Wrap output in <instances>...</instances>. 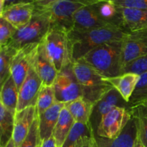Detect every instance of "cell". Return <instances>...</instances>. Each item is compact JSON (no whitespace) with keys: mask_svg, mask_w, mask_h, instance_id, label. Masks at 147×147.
Returning a JSON list of instances; mask_svg holds the SVG:
<instances>
[{"mask_svg":"<svg viewBox=\"0 0 147 147\" xmlns=\"http://www.w3.org/2000/svg\"><path fill=\"white\" fill-rule=\"evenodd\" d=\"M127 32L121 27L109 25L86 31L70 30L68 39L71 50L72 62L83 58L87 53L105 43L122 40Z\"/></svg>","mask_w":147,"mask_h":147,"instance_id":"6da1fadb","label":"cell"},{"mask_svg":"<svg viewBox=\"0 0 147 147\" xmlns=\"http://www.w3.org/2000/svg\"><path fill=\"white\" fill-rule=\"evenodd\" d=\"M123 40L105 43L93 49L80 60L105 78L122 73Z\"/></svg>","mask_w":147,"mask_h":147,"instance_id":"7a4b0ae2","label":"cell"},{"mask_svg":"<svg viewBox=\"0 0 147 147\" xmlns=\"http://www.w3.org/2000/svg\"><path fill=\"white\" fill-rule=\"evenodd\" d=\"M72 69L83 91V98L94 106L113 88L104 76L81 60L72 63Z\"/></svg>","mask_w":147,"mask_h":147,"instance_id":"3957f363","label":"cell"},{"mask_svg":"<svg viewBox=\"0 0 147 147\" xmlns=\"http://www.w3.org/2000/svg\"><path fill=\"white\" fill-rule=\"evenodd\" d=\"M50 28V14L47 9L35 8L31 21L17 30L7 45L18 50L29 45L38 44L44 39Z\"/></svg>","mask_w":147,"mask_h":147,"instance_id":"277c9868","label":"cell"},{"mask_svg":"<svg viewBox=\"0 0 147 147\" xmlns=\"http://www.w3.org/2000/svg\"><path fill=\"white\" fill-rule=\"evenodd\" d=\"M42 42L58 73L72 64L71 50L67 31L58 27H50Z\"/></svg>","mask_w":147,"mask_h":147,"instance_id":"5b68a950","label":"cell"},{"mask_svg":"<svg viewBox=\"0 0 147 147\" xmlns=\"http://www.w3.org/2000/svg\"><path fill=\"white\" fill-rule=\"evenodd\" d=\"M131 117L130 109L116 107L102 117L95 135L106 139H114L120 134Z\"/></svg>","mask_w":147,"mask_h":147,"instance_id":"8992f818","label":"cell"},{"mask_svg":"<svg viewBox=\"0 0 147 147\" xmlns=\"http://www.w3.org/2000/svg\"><path fill=\"white\" fill-rule=\"evenodd\" d=\"M56 102L67 103L83 98V91L76 80L72 64L60 72L53 84Z\"/></svg>","mask_w":147,"mask_h":147,"instance_id":"52a82bcc","label":"cell"},{"mask_svg":"<svg viewBox=\"0 0 147 147\" xmlns=\"http://www.w3.org/2000/svg\"><path fill=\"white\" fill-rule=\"evenodd\" d=\"M86 6L78 0H60L47 8L50 27H56L67 32L73 29V17L79 9Z\"/></svg>","mask_w":147,"mask_h":147,"instance_id":"ba28073f","label":"cell"},{"mask_svg":"<svg viewBox=\"0 0 147 147\" xmlns=\"http://www.w3.org/2000/svg\"><path fill=\"white\" fill-rule=\"evenodd\" d=\"M42 81L37 74L34 62L19 90V99L17 112L30 106H36Z\"/></svg>","mask_w":147,"mask_h":147,"instance_id":"9c48e42d","label":"cell"},{"mask_svg":"<svg viewBox=\"0 0 147 147\" xmlns=\"http://www.w3.org/2000/svg\"><path fill=\"white\" fill-rule=\"evenodd\" d=\"M38 45L39 43L29 45L19 49L13 57L10 67V73L19 90L34 62Z\"/></svg>","mask_w":147,"mask_h":147,"instance_id":"30bf717a","label":"cell"},{"mask_svg":"<svg viewBox=\"0 0 147 147\" xmlns=\"http://www.w3.org/2000/svg\"><path fill=\"white\" fill-rule=\"evenodd\" d=\"M35 11L34 1H19L6 6L0 11V17L14 26L17 30L27 25Z\"/></svg>","mask_w":147,"mask_h":147,"instance_id":"8fae6325","label":"cell"},{"mask_svg":"<svg viewBox=\"0 0 147 147\" xmlns=\"http://www.w3.org/2000/svg\"><path fill=\"white\" fill-rule=\"evenodd\" d=\"M137 139V126L132 116L120 134L114 139H106L95 135L93 147H134Z\"/></svg>","mask_w":147,"mask_h":147,"instance_id":"7c38bea8","label":"cell"},{"mask_svg":"<svg viewBox=\"0 0 147 147\" xmlns=\"http://www.w3.org/2000/svg\"><path fill=\"white\" fill-rule=\"evenodd\" d=\"M128 103L123 100L119 92L111 88L93 106L90 123L96 132L102 117L116 107H126ZM128 108V107H127Z\"/></svg>","mask_w":147,"mask_h":147,"instance_id":"4fadbf2b","label":"cell"},{"mask_svg":"<svg viewBox=\"0 0 147 147\" xmlns=\"http://www.w3.org/2000/svg\"><path fill=\"white\" fill-rule=\"evenodd\" d=\"M34 66L42 81L43 86H53L54 84L59 73L50 60L42 40L37 46L34 58Z\"/></svg>","mask_w":147,"mask_h":147,"instance_id":"5bb4252c","label":"cell"},{"mask_svg":"<svg viewBox=\"0 0 147 147\" xmlns=\"http://www.w3.org/2000/svg\"><path fill=\"white\" fill-rule=\"evenodd\" d=\"M36 106H30L16 113L12 139L16 147H20L28 134L34 119L37 117Z\"/></svg>","mask_w":147,"mask_h":147,"instance_id":"9a60e30c","label":"cell"},{"mask_svg":"<svg viewBox=\"0 0 147 147\" xmlns=\"http://www.w3.org/2000/svg\"><path fill=\"white\" fill-rule=\"evenodd\" d=\"M146 55L147 37H134L127 32L126 37L123 40V48H122L123 68L129 63L141 57H144Z\"/></svg>","mask_w":147,"mask_h":147,"instance_id":"2e32d148","label":"cell"},{"mask_svg":"<svg viewBox=\"0 0 147 147\" xmlns=\"http://www.w3.org/2000/svg\"><path fill=\"white\" fill-rule=\"evenodd\" d=\"M109 25V24H106L100 18L91 4L84 6L76 11L73 17V25L72 30L86 31Z\"/></svg>","mask_w":147,"mask_h":147,"instance_id":"e0dca14e","label":"cell"},{"mask_svg":"<svg viewBox=\"0 0 147 147\" xmlns=\"http://www.w3.org/2000/svg\"><path fill=\"white\" fill-rule=\"evenodd\" d=\"M65 106V103L56 102L42 114L37 115L39 134L41 142L47 140L53 136V131L57 123L60 112Z\"/></svg>","mask_w":147,"mask_h":147,"instance_id":"ac0fdd59","label":"cell"},{"mask_svg":"<svg viewBox=\"0 0 147 147\" xmlns=\"http://www.w3.org/2000/svg\"><path fill=\"white\" fill-rule=\"evenodd\" d=\"M140 75L135 73H125L111 78H106V81L117 90L123 100L129 103L134 92Z\"/></svg>","mask_w":147,"mask_h":147,"instance_id":"d6986e66","label":"cell"},{"mask_svg":"<svg viewBox=\"0 0 147 147\" xmlns=\"http://www.w3.org/2000/svg\"><path fill=\"white\" fill-rule=\"evenodd\" d=\"M123 28L127 32L147 28V9L121 7Z\"/></svg>","mask_w":147,"mask_h":147,"instance_id":"ffe728a7","label":"cell"},{"mask_svg":"<svg viewBox=\"0 0 147 147\" xmlns=\"http://www.w3.org/2000/svg\"><path fill=\"white\" fill-rule=\"evenodd\" d=\"M92 6L100 18L106 24L123 28L121 7L116 5L113 1L102 0L92 4Z\"/></svg>","mask_w":147,"mask_h":147,"instance_id":"44dd1931","label":"cell"},{"mask_svg":"<svg viewBox=\"0 0 147 147\" xmlns=\"http://www.w3.org/2000/svg\"><path fill=\"white\" fill-rule=\"evenodd\" d=\"M95 132L90 123H75L62 147H82L93 140Z\"/></svg>","mask_w":147,"mask_h":147,"instance_id":"7402d4cb","label":"cell"},{"mask_svg":"<svg viewBox=\"0 0 147 147\" xmlns=\"http://www.w3.org/2000/svg\"><path fill=\"white\" fill-rule=\"evenodd\" d=\"M1 86V104L15 116L19 99V89L11 75Z\"/></svg>","mask_w":147,"mask_h":147,"instance_id":"603a6c76","label":"cell"},{"mask_svg":"<svg viewBox=\"0 0 147 147\" xmlns=\"http://www.w3.org/2000/svg\"><path fill=\"white\" fill-rule=\"evenodd\" d=\"M65 107L69 111L76 123H90L93 109V104L90 102L83 98H80L65 103Z\"/></svg>","mask_w":147,"mask_h":147,"instance_id":"cb8c5ba5","label":"cell"},{"mask_svg":"<svg viewBox=\"0 0 147 147\" xmlns=\"http://www.w3.org/2000/svg\"><path fill=\"white\" fill-rule=\"evenodd\" d=\"M75 123L74 119L65 106L60 112L58 121L53 133V136L55 140L57 147L63 146Z\"/></svg>","mask_w":147,"mask_h":147,"instance_id":"d4e9b609","label":"cell"},{"mask_svg":"<svg viewBox=\"0 0 147 147\" xmlns=\"http://www.w3.org/2000/svg\"><path fill=\"white\" fill-rule=\"evenodd\" d=\"M14 129V115L0 105V143L4 147L12 139Z\"/></svg>","mask_w":147,"mask_h":147,"instance_id":"484cf974","label":"cell"},{"mask_svg":"<svg viewBox=\"0 0 147 147\" xmlns=\"http://www.w3.org/2000/svg\"><path fill=\"white\" fill-rule=\"evenodd\" d=\"M138 129V138L144 147H147V104L131 108Z\"/></svg>","mask_w":147,"mask_h":147,"instance_id":"4316f807","label":"cell"},{"mask_svg":"<svg viewBox=\"0 0 147 147\" xmlns=\"http://www.w3.org/2000/svg\"><path fill=\"white\" fill-rule=\"evenodd\" d=\"M0 83L1 86L11 75L10 67L17 50L9 45L0 46Z\"/></svg>","mask_w":147,"mask_h":147,"instance_id":"83f0119b","label":"cell"},{"mask_svg":"<svg viewBox=\"0 0 147 147\" xmlns=\"http://www.w3.org/2000/svg\"><path fill=\"white\" fill-rule=\"evenodd\" d=\"M147 103V71L140 75L134 92L128 103V108L136 107Z\"/></svg>","mask_w":147,"mask_h":147,"instance_id":"f1b7e54d","label":"cell"},{"mask_svg":"<svg viewBox=\"0 0 147 147\" xmlns=\"http://www.w3.org/2000/svg\"><path fill=\"white\" fill-rule=\"evenodd\" d=\"M56 103L55 94L54 87L53 86H43L40 89L37 98V115H40L50 109L53 105Z\"/></svg>","mask_w":147,"mask_h":147,"instance_id":"f546056e","label":"cell"},{"mask_svg":"<svg viewBox=\"0 0 147 147\" xmlns=\"http://www.w3.org/2000/svg\"><path fill=\"white\" fill-rule=\"evenodd\" d=\"M40 144L41 142L39 134L38 116H37L30 128L28 134L20 147H38Z\"/></svg>","mask_w":147,"mask_h":147,"instance_id":"4dcf8cb0","label":"cell"},{"mask_svg":"<svg viewBox=\"0 0 147 147\" xmlns=\"http://www.w3.org/2000/svg\"><path fill=\"white\" fill-rule=\"evenodd\" d=\"M17 31V28L0 17V46L8 44Z\"/></svg>","mask_w":147,"mask_h":147,"instance_id":"1f68e13d","label":"cell"},{"mask_svg":"<svg viewBox=\"0 0 147 147\" xmlns=\"http://www.w3.org/2000/svg\"><path fill=\"white\" fill-rule=\"evenodd\" d=\"M147 71V55L146 56L132 63H129L125 66L122 70V73H135L141 75L142 73Z\"/></svg>","mask_w":147,"mask_h":147,"instance_id":"d6a6232c","label":"cell"},{"mask_svg":"<svg viewBox=\"0 0 147 147\" xmlns=\"http://www.w3.org/2000/svg\"><path fill=\"white\" fill-rule=\"evenodd\" d=\"M113 2L120 7L147 9V0H116Z\"/></svg>","mask_w":147,"mask_h":147,"instance_id":"836d02e7","label":"cell"},{"mask_svg":"<svg viewBox=\"0 0 147 147\" xmlns=\"http://www.w3.org/2000/svg\"><path fill=\"white\" fill-rule=\"evenodd\" d=\"M60 0H34V3L35 4L36 9H47L51 7L53 4L56 3Z\"/></svg>","mask_w":147,"mask_h":147,"instance_id":"e575fe53","label":"cell"},{"mask_svg":"<svg viewBox=\"0 0 147 147\" xmlns=\"http://www.w3.org/2000/svg\"><path fill=\"white\" fill-rule=\"evenodd\" d=\"M40 147H57L56 144V142L55 140L54 137L53 136L50 138H49L47 140L41 142Z\"/></svg>","mask_w":147,"mask_h":147,"instance_id":"d590c367","label":"cell"},{"mask_svg":"<svg viewBox=\"0 0 147 147\" xmlns=\"http://www.w3.org/2000/svg\"><path fill=\"white\" fill-rule=\"evenodd\" d=\"M129 34L134 37H147V28L144 30H139V31L133 32H128Z\"/></svg>","mask_w":147,"mask_h":147,"instance_id":"8d00e7d4","label":"cell"},{"mask_svg":"<svg viewBox=\"0 0 147 147\" xmlns=\"http://www.w3.org/2000/svg\"><path fill=\"white\" fill-rule=\"evenodd\" d=\"M4 147H16L15 144H14V140H13V139H11Z\"/></svg>","mask_w":147,"mask_h":147,"instance_id":"74e56055","label":"cell"},{"mask_svg":"<svg viewBox=\"0 0 147 147\" xmlns=\"http://www.w3.org/2000/svg\"><path fill=\"white\" fill-rule=\"evenodd\" d=\"M93 139H94V138H93ZM93 140L90 141V142H87V143L86 144L83 145L82 147H93Z\"/></svg>","mask_w":147,"mask_h":147,"instance_id":"f35d334b","label":"cell"},{"mask_svg":"<svg viewBox=\"0 0 147 147\" xmlns=\"http://www.w3.org/2000/svg\"><path fill=\"white\" fill-rule=\"evenodd\" d=\"M134 147H144L143 146V144H142V143H141V142L139 141V138H138L137 141H136V145H135Z\"/></svg>","mask_w":147,"mask_h":147,"instance_id":"ab89813d","label":"cell"},{"mask_svg":"<svg viewBox=\"0 0 147 147\" xmlns=\"http://www.w3.org/2000/svg\"><path fill=\"white\" fill-rule=\"evenodd\" d=\"M40 145H41V144H40V145H39V146H38V147H40Z\"/></svg>","mask_w":147,"mask_h":147,"instance_id":"60d3db41","label":"cell"},{"mask_svg":"<svg viewBox=\"0 0 147 147\" xmlns=\"http://www.w3.org/2000/svg\"><path fill=\"white\" fill-rule=\"evenodd\" d=\"M111 1H116V0H111Z\"/></svg>","mask_w":147,"mask_h":147,"instance_id":"b9f144b4","label":"cell"},{"mask_svg":"<svg viewBox=\"0 0 147 147\" xmlns=\"http://www.w3.org/2000/svg\"><path fill=\"white\" fill-rule=\"evenodd\" d=\"M144 104H147V103H144Z\"/></svg>","mask_w":147,"mask_h":147,"instance_id":"7bdbcfd3","label":"cell"},{"mask_svg":"<svg viewBox=\"0 0 147 147\" xmlns=\"http://www.w3.org/2000/svg\"></svg>","mask_w":147,"mask_h":147,"instance_id":"ee69618b","label":"cell"}]
</instances>
